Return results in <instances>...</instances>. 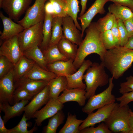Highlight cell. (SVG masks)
Listing matches in <instances>:
<instances>
[{
    "mask_svg": "<svg viewBox=\"0 0 133 133\" xmlns=\"http://www.w3.org/2000/svg\"><path fill=\"white\" fill-rule=\"evenodd\" d=\"M108 12L112 14L116 18L123 22L133 17V12L129 7L114 3L108 7Z\"/></svg>",
    "mask_w": 133,
    "mask_h": 133,
    "instance_id": "cell-25",
    "label": "cell"
},
{
    "mask_svg": "<svg viewBox=\"0 0 133 133\" xmlns=\"http://www.w3.org/2000/svg\"><path fill=\"white\" fill-rule=\"evenodd\" d=\"M65 116L62 110L58 111L49 119L48 125L43 128L42 132L55 133L58 127L64 122Z\"/></svg>",
    "mask_w": 133,
    "mask_h": 133,
    "instance_id": "cell-32",
    "label": "cell"
},
{
    "mask_svg": "<svg viewBox=\"0 0 133 133\" xmlns=\"http://www.w3.org/2000/svg\"><path fill=\"white\" fill-rule=\"evenodd\" d=\"M124 47L133 50V36L130 38Z\"/></svg>",
    "mask_w": 133,
    "mask_h": 133,
    "instance_id": "cell-50",
    "label": "cell"
},
{
    "mask_svg": "<svg viewBox=\"0 0 133 133\" xmlns=\"http://www.w3.org/2000/svg\"><path fill=\"white\" fill-rule=\"evenodd\" d=\"M3 119L1 117L0 114V133H11L9 129H8L5 127Z\"/></svg>",
    "mask_w": 133,
    "mask_h": 133,
    "instance_id": "cell-48",
    "label": "cell"
},
{
    "mask_svg": "<svg viewBox=\"0 0 133 133\" xmlns=\"http://www.w3.org/2000/svg\"><path fill=\"white\" fill-rule=\"evenodd\" d=\"M29 101L28 100L21 101L12 106L8 103H0V111L5 114L3 119L5 124L11 118L20 115L24 112V107Z\"/></svg>",
    "mask_w": 133,
    "mask_h": 133,
    "instance_id": "cell-21",
    "label": "cell"
},
{
    "mask_svg": "<svg viewBox=\"0 0 133 133\" xmlns=\"http://www.w3.org/2000/svg\"><path fill=\"white\" fill-rule=\"evenodd\" d=\"M23 77L35 80L50 81L58 76L52 72L43 68L35 63Z\"/></svg>",
    "mask_w": 133,
    "mask_h": 133,
    "instance_id": "cell-23",
    "label": "cell"
},
{
    "mask_svg": "<svg viewBox=\"0 0 133 133\" xmlns=\"http://www.w3.org/2000/svg\"><path fill=\"white\" fill-rule=\"evenodd\" d=\"M110 1L129 8L133 12V0H110Z\"/></svg>",
    "mask_w": 133,
    "mask_h": 133,
    "instance_id": "cell-46",
    "label": "cell"
},
{
    "mask_svg": "<svg viewBox=\"0 0 133 133\" xmlns=\"http://www.w3.org/2000/svg\"><path fill=\"white\" fill-rule=\"evenodd\" d=\"M116 100L120 102V106L128 105L129 103L133 101V91L124 93L120 97L116 98Z\"/></svg>",
    "mask_w": 133,
    "mask_h": 133,
    "instance_id": "cell-43",
    "label": "cell"
},
{
    "mask_svg": "<svg viewBox=\"0 0 133 133\" xmlns=\"http://www.w3.org/2000/svg\"><path fill=\"white\" fill-rule=\"evenodd\" d=\"M131 116H133V112L131 111Z\"/></svg>",
    "mask_w": 133,
    "mask_h": 133,
    "instance_id": "cell-53",
    "label": "cell"
},
{
    "mask_svg": "<svg viewBox=\"0 0 133 133\" xmlns=\"http://www.w3.org/2000/svg\"><path fill=\"white\" fill-rule=\"evenodd\" d=\"M53 18L52 15L45 13L42 28L43 39L40 48L42 51L47 48L51 39Z\"/></svg>",
    "mask_w": 133,
    "mask_h": 133,
    "instance_id": "cell-29",
    "label": "cell"
},
{
    "mask_svg": "<svg viewBox=\"0 0 133 133\" xmlns=\"http://www.w3.org/2000/svg\"><path fill=\"white\" fill-rule=\"evenodd\" d=\"M129 38L133 36V17L123 22Z\"/></svg>",
    "mask_w": 133,
    "mask_h": 133,
    "instance_id": "cell-45",
    "label": "cell"
},
{
    "mask_svg": "<svg viewBox=\"0 0 133 133\" xmlns=\"http://www.w3.org/2000/svg\"><path fill=\"white\" fill-rule=\"evenodd\" d=\"M23 55L17 35L4 40L0 48V56L6 57L15 65Z\"/></svg>",
    "mask_w": 133,
    "mask_h": 133,
    "instance_id": "cell-9",
    "label": "cell"
},
{
    "mask_svg": "<svg viewBox=\"0 0 133 133\" xmlns=\"http://www.w3.org/2000/svg\"><path fill=\"white\" fill-rule=\"evenodd\" d=\"M45 0H35L33 4L26 12L24 17L17 21L24 29L43 21L45 16L44 5Z\"/></svg>",
    "mask_w": 133,
    "mask_h": 133,
    "instance_id": "cell-7",
    "label": "cell"
},
{
    "mask_svg": "<svg viewBox=\"0 0 133 133\" xmlns=\"http://www.w3.org/2000/svg\"><path fill=\"white\" fill-rule=\"evenodd\" d=\"M49 93V88L48 85L35 95L29 104L25 106L24 114L28 120L32 118L36 111L48 102L50 99Z\"/></svg>",
    "mask_w": 133,
    "mask_h": 133,
    "instance_id": "cell-13",
    "label": "cell"
},
{
    "mask_svg": "<svg viewBox=\"0 0 133 133\" xmlns=\"http://www.w3.org/2000/svg\"><path fill=\"white\" fill-rule=\"evenodd\" d=\"M128 133H133V130H131Z\"/></svg>",
    "mask_w": 133,
    "mask_h": 133,
    "instance_id": "cell-52",
    "label": "cell"
},
{
    "mask_svg": "<svg viewBox=\"0 0 133 133\" xmlns=\"http://www.w3.org/2000/svg\"><path fill=\"white\" fill-rule=\"evenodd\" d=\"M35 62L23 55L14 68V81L15 83L23 77L31 68Z\"/></svg>",
    "mask_w": 133,
    "mask_h": 133,
    "instance_id": "cell-22",
    "label": "cell"
},
{
    "mask_svg": "<svg viewBox=\"0 0 133 133\" xmlns=\"http://www.w3.org/2000/svg\"><path fill=\"white\" fill-rule=\"evenodd\" d=\"M14 68L0 79V103L13 105L14 93L15 89L14 81Z\"/></svg>",
    "mask_w": 133,
    "mask_h": 133,
    "instance_id": "cell-12",
    "label": "cell"
},
{
    "mask_svg": "<svg viewBox=\"0 0 133 133\" xmlns=\"http://www.w3.org/2000/svg\"><path fill=\"white\" fill-rule=\"evenodd\" d=\"M83 119H78L75 114L69 112L66 122L59 133H80L79 128L83 122Z\"/></svg>",
    "mask_w": 133,
    "mask_h": 133,
    "instance_id": "cell-30",
    "label": "cell"
},
{
    "mask_svg": "<svg viewBox=\"0 0 133 133\" xmlns=\"http://www.w3.org/2000/svg\"><path fill=\"white\" fill-rule=\"evenodd\" d=\"M88 0H81L80 3L81 9L79 14V16H82L85 13L86 8V4Z\"/></svg>",
    "mask_w": 133,
    "mask_h": 133,
    "instance_id": "cell-49",
    "label": "cell"
},
{
    "mask_svg": "<svg viewBox=\"0 0 133 133\" xmlns=\"http://www.w3.org/2000/svg\"><path fill=\"white\" fill-rule=\"evenodd\" d=\"M117 22L120 37V46L124 47L129 38L123 22L118 19L117 20Z\"/></svg>",
    "mask_w": 133,
    "mask_h": 133,
    "instance_id": "cell-41",
    "label": "cell"
},
{
    "mask_svg": "<svg viewBox=\"0 0 133 133\" xmlns=\"http://www.w3.org/2000/svg\"><path fill=\"white\" fill-rule=\"evenodd\" d=\"M67 80L66 76H58L50 81L48 84L50 98L58 99L61 92L67 88Z\"/></svg>",
    "mask_w": 133,
    "mask_h": 133,
    "instance_id": "cell-24",
    "label": "cell"
},
{
    "mask_svg": "<svg viewBox=\"0 0 133 133\" xmlns=\"http://www.w3.org/2000/svg\"><path fill=\"white\" fill-rule=\"evenodd\" d=\"M105 68L113 79L122 77L133 62V50L120 46L107 50L103 58Z\"/></svg>",
    "mask_w": 133,
    "mask_h": 133,
    "instance_id": "cell-2",
    "label": "cell"
},
{
    "mask_svg": "<svg viewBox=\"0 0 133 133\" xmlns=\"http://www.w3.org/2000/svg\"><path fill=\"white\" fill-rule=\"evenodd\" d=\"M62 26V17L56 16L53 17L51 36L48 47L57 45L63 37V35Z\"/></svg>",
    "mask_w": 133,
    "mask_h": 133,
    "instance_id": "cell-28",
    "label": "cell"
},
{
    "mask_svg": "<svg viewBox=\"0 0 133 133\" xmlns=\"http://www.w3.org/2000/svg\"><path fill=\"white\" fill-rule=\"evenodd\" d=\"M63 103L57 98H51L45 106L39 110L36 111L32 117L36 118L35 124L40 126L45 120L52 117L64 107Z\"/></svg>",
    "mask_w": 133,
    "mask_h": 133,
    "instance_id": "cell-11",
    "label": "cell"
},
{
    "mask_svg": "<svg viewBox=\"0 0 133 133\" xmlns=\"http://www.w3.org/2000/svg\"><path fill=\"white\" fill-rule=\"evenodd\" d=\"M80 133H112L107 125L103 122L97 127L91 126L86 127L80 131Z\"/></svg>",
    "mask_w": 133,
    "mask_h": 133,
    "instance_id": "cell-39",
    "label": "cell"
},
{
    "mask_svg": "<svg viewBox=\"0 0 133 133\" xmlns=\"http://www.w3.org/2000/svg\"><path fill=\"white\" fill-rule=\"evenodd\" d=\"M89 60H84L81 67L73 74L66 76L67 85V88H81L85 89L86 85L83 81L85 72L92 64Z\"/></svg>",
    "mask_w": 133,
    "mask_h": 133,
    "instance_id": "cell-16",
    "label": "cell"
},
{
    "mask_svg": "<svg viewBox=\"0 0 133 133\" xmlns=\"http://www.w3.org/2000/svg\"><path fill=\"white\" fill-rule=\"evenodd\" d=\"M23 55L34 61L43 68L48 70L47 64L42 50L38 46L28 49L23 52Z\"/></svg>",
    "mask_w": 133,
    "mask_h": 133,
    "instance_id": "cell-27",
    "label": "cell"
},
{
    "mask_svg": "<svg viewBox=\"0 0 133 133\" xmlns=\"http://www.w3.org/2000/svg\"><path fill=\"white\" fill-rule=\"evenodd\" d=\"M110 0H96L88 10L82 16L78 17L80 20L82 28L81 34L83 37L84 31L91 23L93 18L97 14H104L105 12V4Z\"/></svg>",
    "mask_w": 133,
    "mask_h": 133,
    "instance_id": "cell-14",
    "label": "cell"
},
{
    "mask_svg": "<svg viewBox=\"0 0 133 133\" xmlns=\"http://www.w3.org/2000/svg\"><path fill=\"white\" fill-rule=\"evenodd\" d=\"M85 31L86 36L79 46L77 55L73 63L77 70L81 67L85 57L91 54H98L102 61L107 50L103 44L102 33L96 27L95 22H91Z\"/></svg>",
    "mask_w": 133,
    "mask_h": 133,
    "instance_id": "cell-1",
    "label": "cell"
},
{
    "mask_svg": "<svg viewBox=\"0 0 133 133\" xmlns=\"http://www.w3.org/2000/svg\"><path fill=\"white\" fill-rule=\"evenodd\" d=\"M74 60L58 61L47 64L48 71L56 74L58 76L72 75L77 71L73 64Z\"/></svg>",
    "mask_w": 133,
    "mask_h": 133,
    "instance_id": "cell-18",
    "label": "cell"
},
{
    "mask_svg": "<svg viewBox=\"0 0 133 133\" xmlns=\"http://www.w3.org/2000/svg\"><path fill=\"white\" fill-rule=\"evenodd\" d=\"M49 0L53 5L55 12V16L63 17L67 15V8L65 0Z\"/></svg>",
    "mask_w": 133,
    "mask_h": 133,
    "instance_id": "cell-36",
    "label": "cell"
},
{
    "mask_svg": "<svg viewBox=\"0 0 133 133\" xmlns=\"http://www.w3.org/2000/svg\"><path fill=\"white\" fill-rule=\"evenodd\" d=\"M49 81L33 80L23 77L14 84L15 89H24L34 96L48 85Z\"/></svg>",
    "mask_w": 133,
    "mask_h": 133,
    "instance_id": "cell-17",
    "label": "cell"
},
{
    "mask_svg": "<svg viewBox=\"0 0 133 133\" xmlns=\"http://www.w3.org/2000/svg\"><path fill=\"white\" fill-rule=\"evenodd\" d=\"M102 37L103 45L106 50L116 47L114 38L111 30L102 33Z\"/></svg>",
    "mask_w": 133,
    "mask_h": 133,
    "instance_id": "cell-40",
    "label": "cell"
},
{
    "mask_svg": "<svg viewBox=\"0 0 133 133\" xmlns=\"http://www.w3.org/2000/svg\"><path fill=\"white\" fill-rule=\"evenodd\" d=\"M32 0H3L0 8L8 17L17 21L30 7Z\"/></svg>",
    "mask_w": 133,
    "mask_h": 133,
    "instance_id": "cell-8",
    "label": "cell"
},
{
    "mask_svg": "<svg viewBox=\"0 0 133 133\" xmlns=\"http://www.w3.org/2000/svg\"><path fill=\"white\" fill-rule=\"evenodd\" d=\"M34 96L23 89L16 88L13 96V105L23 100H31Z\"/></svg>",
    "mask_w": 133,
    "mask_h": 133,
    "instance_id": "cell-37",
    "label": "cell"
},
{
    "mask_svg": "<svg viewBox=\"0 0 133 133\" xmlns=\"http://www.w3.org/2000/svg\"><path fill=\"white\" fill-rule=\"evenodd\" d=\"M126 82L121 83L119 93L123 94L124 93L133 91V76H130L126 78Z\"/></svg>",
    "mask_w": 133,
    "mask_h": 133,
    "instance_id": "cell-42",
    "label": "cell"
},
{
    "mask_svg": "<svg viewBox=\"0 0 133 133\" xmlns=\"http://www.w3.org/2000/svg\"><path fill=\"white\" fill-rule=\"evenodd\" d=\"M103 62H94L86 70L83 79L85 83V96L88 99L95 94L98 87L103 86L109 82V76L106 73Z\"/></svg>",
    "mask_w": 133,
    "mask_h": 133,
    "instance_id": "cell-3",
    "label": "cell"
},
{
    "mask_svg": "<svg viewBox=\"0 0 133 133\" xmlns=\"http://www.w3.org/2000/svg\"><path fill=\"white\" fill-rule=\"evenodd\" d=\"M28 120L24 114L23 117L19 123L14 127L9 129L11 133H33L37 130V127L35 124L31 130L28 131L27 127L29 124L27 122Z\"/></svg>",
    "mask_w": 133,
    "mask_h": 133,
    "instance_id": "cell-35",
    "label": "cell"
},
{
    "mask_svg": "<svg viewBox=\"0 0 133 133\" xmlns=\"http://www.w3.org/2000/svg\"><path fill=\"white\" fill-rule=\"evenodd\" d=\"M43 21L25 29L17 35L20 47L23 52L36 46L40 47L42 41Z\"/></svg>",
    "mask_w": 133,
    "mask_h": 133,
    "instance_id": "cell-5",
    "label": "cell"
},
{
    "mask_svg": "<svg viewBox=\"0 0 133 133\" xmlns=\"http://www.w3.org/2000/svg\"><path fill=\"white\" fill-rule=\"evenodd\" d=\"M42 51L47 64L58 61L69 59L60 52L57 45L48 47Z\"/></svg>",
    "mask_w": 133,
    "mask_h": 133,
    "instance_id": "cell-31",
    "label": "cell"
},
{
    "mask_svg": "<svg viewBox=\"0 0 133 133\" xmlns=\"http://www.w3.org/2000/svg\"><path fill=\"white\" fill-rule=\"evenodd\" d=\"M113 79L112 77L109 78L108 86L105 90L88 99L86 104L82 108V111L83 113L88 114L96 109L115 102L116 98L112 94L114 86Z\"/></svg>",
    "mask_w": 133,
    "mask_h": 133,
    "instance_id": "cell-6",
    "label": "cell"
},
{
    "mask_svg": "<svg viewBox=\"0 0 133 133\" xmlns=\"http://www.w3.org/2000/svg\"><path fill=\"white\" fill-rule=\"evenodd\" d=\"M129 124L131 130H133V116H131L130 117Z\"/></svg>",
    "mask_w": 133,
    "mask_h": 133,
    "instance_id": "cell-51",
    "label": "cell"
},
{
    "mask_svg": "<svg viewBox=\"0 0 133 133\" xmlns=\"http://www.w3.org/2000/svg\"><path fill=\"white\" fill-rule=\"evenodd\" d=\"M46 0V1H47V0Z\"/></svg>",
    "mask_w": 133,
    "mask_h": 133,
    "instance_id": "cell-54",
    "label": "cell"
},
{
    "mask_svg": "<svg viewBox=\"0 0 133 133\" xmlns=\"http://www.w3.org/2000/svg\"><path fill=\"white\" fill-rule=\"evenodd\" d=\"M85 89L81 88H66L58 98L63 103L69 101H75L81 106L85 105L86 98Z\"/></svg>",
    "mask_w": 133,
    "mask_h": 133,
    "instance_id": "cell-19",
    "label": "cell"
},
{
    "mask_svg": "<svg viewBox=\"0 0 133 133\" xmlns=\"http://www.w3.org/2000/svg\"><path fill=\"white\" fill-rule=\"evenodd\" d=\"M131 111L128 105L120 106L119 104L103 122L112 133H128L131 130L129 120Z\"/></svg>",
    "mask_w": 133,
    "mask_h": 133,
    "instance_id": "cell-4",
    "label": "cell"
},
{
    "mask_svg": "<svg viewBox=\"0 0 133 133\" xmlns=\"http://www.w3.org/2000/svg\"><path fill=\"white\" fill-rule=\"evenodd\" d=\"M116 19L114 15L108 12L105 16L100 18L95 22L96 27L101 33L111 30Z\"/></svg>",
    "mask_w": 133,
    "mask_h": 133,
    "instance_id": "cell-33",
    "label": "cell"
},
{
    "mask_svg": "<svg viewBox=\"0 0 133 133\" xmlns=\"http://www.w3.org/2000/svg\"><path fill=\"white\" fill-rule=\"evenodd\" d=\"M0 17L3 25V31L0 36L1 40H4L17 35L24 29L21 25L15 22L10 18L4 16L1 12Z\"/></svg>",
    "mask_w": 133,
    "mask_h": 133,
    "instance_id": "cell-20",
    "label": "cell"
},
{
    "mask_svg": "<svg viewBox=\"0 0 133 133\" xmlns=\"http://www.w3.org/2000/svg\"><path fill=\"white\" fill-rule=\"evenodd\" d=\"M60 52L68 59H75L77 53L78 46L64 37L57 44Z\"/></svg>",
    "mask_w": 133,
    "mask_h": 133,
    "instance_id": "cell-26",
    "label": "cell"
},
{
    "mask_svg": "<svg viewBox=\"0 0 133 133\" xmlns=\"http://www.w3.org/2000/svg\"><path fill=\"white\" fill-rule=\"evenodd\" d=\"M13 64L6 57L0 56V79L14 68Z\"/></svg>",
    "mask_w": 133,
    "mask_h": 133,
    "instance_id": "cell-38",
    "label": "cell"
},
{
    "mask_svg": "<svg viewBox=\"0 0 133 133\" xmlns=\"http://www.w3.org/2000/svg\"><path fill=\"white\" fill-rule=\"evenodd\" d=\"M62 27L63 37L79 46L83 37L72 18L68 15L62 17Z\"/></svg>",
    "mask_w": 133,
    "mask_h": 133,
    "instance_id": "cell-15",
    "label": "cell"
},
{
    "mask_svg": "<svg viewBox=\"0 0 133 133\" xmlns=\"http://www.w3.org/2000/svg\"><path fill=\"white\" fill-rule=\"evenodd\" d=\"M67 8V15L71 17L73 19L75 25L77 28L82 31L81 26L79 23L77 19V15L80 11L78 0H65Z\"/></svg>",
    "mask_w": 133,
    "mask_h": 133,
    "instance_id": "cell-34",
    "label": "cell"
},
{
    "mask_svg": "<svg viewBox=\"0 0 133 133\" xmlns=\"http://www.w3.org/2000/svg\"><path fill=\"white\" fill-rule=\"evenodd\" d=\"M44 8L45 13L50 14L53 17L55 16L53 5L49 0L45 3Z\"/></svg>",
    "mask_w": 133,
    "mask_h": 133,
    "instance_id": "cell-47",
    "label": "cell"
},
{
    "mask_svg": "<svg viewBox=\"0 0 133 133\" xmlns=\"http://www.w3.org/2000/svg\"><path fill=\"white\" fill-rule=\"evenodd\" d=\"M118 105L119 104L115 102L108 104L98 109L96 112H93L88 114L87 116L79 127L80 132L86 127L94 126L97 123L103 122Z\"/></svg>",
    "mask_w": 133,
    "mask_h": 133,
    "instance_id": "cell-10",
    "label": "cell"
},
{
    "mask_svg": "<svg viewBox=\"0 0 133 133\" xmlns=\"http://www.w3.org/2000/svg\"><path fill=\"white\" fill-rule=\"evenodd\" d=\"M111 30L114 38L116 47L120 46V37L116 19Z\"/></svg>",
    "mask_w": 133,
    "mask_h": 133,
    "instance_id": "cell-44",
    "label": "cell"
}]
</instances>
